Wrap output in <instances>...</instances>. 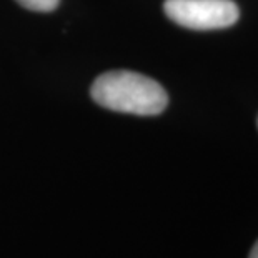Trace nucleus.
<instances>
[{"mask_svg":"<svg viewBox=\"0 0 258 258\" xmlns=\"http://www.w3.org/2000/svg\"><path fill=\"white\" fill-rule=\"evenodd\" d=\"M248 258H258V240L255 241V245L251 246V250H250V255Z\"/></svg>","mask_w":258,"mask_h":258,"instance_id":"20e7f679","label":"nucleus"},{"mask_svg":"<svg viewBox=\"0 0 258 258\" xmlns=\"http://www.w3.org/2000/svg\"><path fill=\"white\" fill-rule=\"evenodd\" d=\"M90 93L103 108L144 117L162 113L168 103L167 92L158 82L130 70L102 74L93 82Z\"/></svg>","mask_w":258,"mask_h":258,"instance_id":"f257e3e1","label":"nucleus"},{"mask_svg":"<svg viewBox=\"0 0 258 258\" xmlns=\"http://www.w3.org/2000/svg\"><path fill=\"white\" fill-rule=\"evenodd\" d=\"M22 7L34 10V12H52L57 9L60 0H17Z\"/></svg>","mask_w":258,"mask_h":258,"instance_id":"7ed1b4c3","label":"nucleus"},{"mask_svg":"<svg viewBox=\"0 0 258 258\" xmlns=\"http://www.w3.org/2000/svg\"><path fill=\"white\" fill-rule=\"evenodd\" d=\"M167 17L191 30H217L232 27L240 19L233 0H165Z\"/></svg>","mask_w":258,"mask_h":258,"instance_id":"f03ea898","label":"nucleus"}]
</instances>
